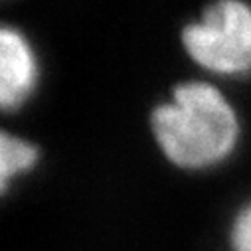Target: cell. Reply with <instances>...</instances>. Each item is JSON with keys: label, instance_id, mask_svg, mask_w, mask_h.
Listing matches in <instances>:
<instances>
[{"label": "cell", "instance_id": "6da1fadb", "mask_svg": "<svg viewBox=\"0 0 251 251\" xmlns=\"http://www.w3.org/2000/svg\"><path fill=\"white\" fill-rule=\"evenodd\" d=\"M152 129L164 154L184 168H204L222 160L237 139L231 107L206 83L180 85L174 101L154 111Z\"/></svg>", "mask_w": 251, "mask_h": 251}, {"label": "cell", "instance_id": "7a4b0ae2", "mask_svg": "<svg viewBox=\"0 0 251 251\" xmlns=\"http://www.w3.org/2000/svg\"><path fill=\"white\" fill-rule=\"evenodd\" d=\"M184 46L210 72L235 75L251 72V8L239 0H222L182 34Z\"/></svg>", "mask_w": 251, "mask_h": 251}, {"label": "cell", "instance_id": "3957f363", "mask_svg": "<svg viewBox=\"0 0 251 251\" xmlns=\"http://www.w3.org/2000/svg\"><path fill=\"white\" fill-rule=\"evenodd\" d=\"M36 83V61L30 46L16 30L0 34V103L6 111L20 107Z\"/></svg>", "mask_w": 251, "mask_h": 251}, {"label": "cell", "instance_id": "277c9868", "mask_svg": "<svg viewBox=\"0 0 251 251\" xmlns=\"http://www.w3.org/2000/svg\"><path fill=\"white\" fill-rule=\"evenodd\" d=\"M34 162H36L34 145L24 143L6 133L2 135V141H0V180H2V188L8 186L12 176L24 172Z\"/></svg>", "mask_w": 251, "mask_h": 251}, {"label": "cell", "instance_id": "5b68a950", "mask_svg": "<svg viewBox=\"0 0 251 251\" xmlns=\"http://www.w3.org/2000/svg\"><path fill=\"white\" fill-rule=\"evenodd\" d=\"M233 251H251V206H247L235 220L231 231Z\"/></svg>", "mask_w": 251, "mask_h": 251}]
</instances>
